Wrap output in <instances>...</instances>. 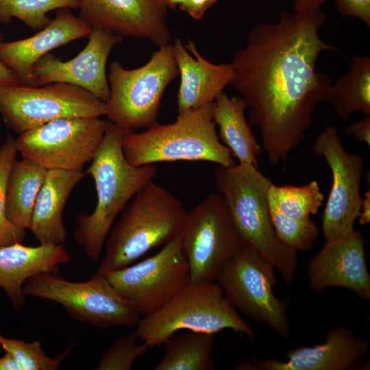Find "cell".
Instances as JSON below:
<instances>
[{"label": "cell", "instance_id": "44dd1931", "mask_svg": "<svg viewBox=\"0 0 370 370\" xmlns=\"http://www.w3.org/2000/svg\"><path fill=\"white\" fill-rule=\"evenodd\" d=\"M71 255L63 245L40 244L26 246L15 243L0 247V287L10 299L14 308L21 309L25 303V282L43 272L58 273L60 266L68 264Z\"/></svg>", "mask_w": 370, "mask_h": 370}, {"label": "cell", "instance_id": "9c48e42d", "mask_svg": "<svg viewBox=\"0 0 370 370\" xmlns=\"http://www.w3.org/2000/svg\"><path fill=\"white\" fill-rule=\"evenodd\" d=\"M190 282H214L243 243L224 200L208 195L186 212L179 235Z\"/></svg>", "mask_w": 370, "mask_h": 370}, {"label": "cell", "instance_id": "3957f363", "mask_svg": "<svg viewBox=\"0 0 370 370\" xmlns=\"http://www.w3.org/2000/svg\"><path fill=\"white\" fill-rule=\"evenodd\" d=\"M214 181L243 245L256 251L284 282L291 283L298 266L297 251L283 244L275 234L268 201L271 179L254 164L238 163L219 165Z\"/></svg>", "mask_w": 370, "mask_h": 370}, {"label": "cell", "instance_id": "5b68a950", "mask_svg": "<svg viewBox=\"0 0 370 370\" xmlns=\"http://www.w3.org/2000/svg\"><path fill=\"white\" fill-rule=\"evenodd\" d=\"M212 106L213 102L178 114L171 123H155L141 132H128L121 144L125 159L134 166L179 160L236 164L219 138Z\"/></svg>", "mask_w": 370, "mask_h": 370}, {"label": "cell", "instance_id": "277c9868", "mask_svg": "<svg viewBox=\"0 0 370 370\" xmlns=\"http://www.w3.org/2000/svg\"><path fill=\"white\" fill-rule=\"evenodd\" d=\"M187 211L181 200L152 180L130 199L113 224L97 271L104 275L127 267L181 232Z\"/></svg>", "mask_w": 370, "mask_h": 370}, {"label": "cell", "instance_id": "7402d4cb", "mask_svg": "<svg viewBox=\"0 0 370 370\" xmlns=\"http://www.w3.org/2000/svg\"><path fill=\"white\" fill-rule=\"evenodd\" d=\"M84 171L47 170L36 197L29 230L40 244L63 245L66 240L63 212Z\"/></svg>", "mask_w": 370, "mask_h": 370}, {"label": "cell", "instance_id": "484cf974", "mask_svg": "<svg viewBox=\"0 0 370 370\" xmlns=\"http://www.w3.org/2000/svg\"><path fill=\"white\" fill-rule=\"evenodd\" d=\"M215 334L190 331L166 340L162 359L155 370H213Z\"/></svg>", "mask_w": 370, "mask_h": 370}, {"label": "cell", "instance_id": "cb8c5ba5", "mask_svg": "<svg viewBox=\"0 0 370 370\" xmlns=\"http://www.w3.org/2000/svg\"><path fill=\"white\" fill-rule=\"evenodd\" d=\"M47 170L27 158L16 160L10 171L5 211L8 219L17 227L29 228L34 206Z\"/></svg>", "mask_w": 370, "mask_h": 370}, {"label": "cell", "instance_id": "8fae6325", "mask_svg": "<svg viewBox=\"0 0 370 370\" xmlns=\"http://www.w3.org/2000/svg\"><path fill=\"white\" fill-rule=\"evenodd\" d=\"M216 280L233 307L267 325L280 336H289L287 309L290 302L275 296V269L256 251L243 245Z\"/></svg>", "mask_w": 370, "mask_h": 370}, {"label": "cell", "instance_id": "f35d334b", "mask_svg": "<svg viewBox=\"0 0 370 370\" xmlns=\"http://www.w3.org/2000/svg\"><path fill=\"white\" fill-rule=\"evenodd\" d=\"M0 370H22L16 359L9 353L5 352L0 357Z\"/></svg>", "mask_w": 370, "mask_h": 370}, {"label": "cell", "instance_id": "52a82bcc", "mask_svg": "<svg viewBox=\"0 0 370 370\" xmlns=\"http://www.w3.org/2000/svg\"><path fill=\"white\" fill-rule=\"evenodd\" d=\"M179 75L173 45L158 47L143 66L126 69L117 61L109 66L108 121L134 131L156 123L161 99L168 85Z\"/></svg>", "mask_w": 370, "mask_h": 370}, {"label": "cell", "instance_id": "30bf717a", "mask_svg": "<svg viewBox=\"0 0 370 370\" xmlns=\"http://www.w3.org/2000/svg\"><path fill=\"white\" fill-rule=\"evenodd\" d=\"M0 114L8 127L21 134L59 119L106 116V103L70 84H18L0 86Z\"/></svg>", "mask_w": 370, "mask_h": 370}, {"label": "cell", "instance_id": "7c38bea8", "mask_svg": "<svg viewBox=\"0 0 370 370\" xmlns=\"http://www.w3.org/2000/svg\"><path fill=\"white\" fill-rule=\"evenodd\" d=\"M101 117L62 118L19 134L18 153L47 170L83 171L110 125Z\"/></svg>", "mask_w": 370, "mask_h": 370}, {"label": "cell", "instance_id": "d6986e66", "mask_svg": "<svg viewBox=\"0 0 370 370\" xmlns=\"http://www.w3.org/2000/svg\"><path fill=\"white\" fill-rule=\"evenodd\" d=\"M92 27L69 9H61L44 29L21 40L0 42V61L12 69L23 84L33 86L36 63L51 50L88 36Z\"/></svg>", "mask_w": 370, "mask_h": 370}, {"label": "cell", "instance_id": "ba28073f", "mask_svg": "<svg viewBox=\"0 0 370 370\" xmlns=\"http://www.w3.org/2000/svg\"><path fill=\"white\" fill-rule=\"evenodd\" d=\"M26 295L61 305L74 319L97 328L134 327L140 314L122 297L105 275L95 273L88 280L71 282L58 273L43 272L23 286Z\"/></svg>", "mask_w": 370, "mask_h": 370}, {"label": "cell", "instance_id": "ffe728a7", "mask_svg": "<svg viewBox=\"0 0 370 370\" xmlns=\"http://www.w3.org/2000/svg\"><path fill=\"white\" fill-rule=\"evenodd\" d=\"M173 47L180 75L177 95L178 114L213 102L230 85L233 78L230 63L216 64L209 62L191 40L184 44L176 38Z\"/></svg>", "mask_w": 370, "mask_h": 370}, {"label": "cell", "instance_id": "d4e9b609", "mask_svg": "<svg viewBox=\"0 0 370 370\" xmlns=\"http://www.w3.org/2000/svg\"><path fill=\"white\" fill-rule=\"evenodd\" d=\"M343 120L356 112L370 116V58L354 55L348 71L331 84L326 97Z\"/></svg>", "mask_w": 370, "mask_h": 370}, {"label": "cell", "instance_id": "4dcf8cb0", "mask_svg": "<svg viewBox=\"0 0 370 370\" xmlns=\"http://www.w3.org/2000/svg\"><path fill=\"white\" fill-rule=\"evenodd\" d=\"M271 221L279 240L296 251L310 249L319 234V230L310 218L295 219L282 213L269 202Z\"/></svg>", "mask_w": 370, "mask_h": 370}, {"label": "cell", "instance_id": "ac0fdd59", "mask_svg": "<svg viewBox=\"0 0 370 370\" xmlns=\"http://www.w3.org/2000/svg\"><path fill=\"white\" fill-rule=\"evenodd\" d=\"M369 349L367 341L355 336L349 328L331 329L325 342L301 347L286 354L287 360H259L256 358L239 363L236 370H347L357 367L358 360Z\"/></svg>", "mask_w": 370, "mask_h": 370}, {"label": "cell", "instance_id": "83f0119b", "mask_svg": "<svg viewBox=\"0 0 370 370\" xmlns=\"http://www.w3.org/2000/svg\"><path fill=\"white\" fill-rule=\"evenodd\" d=\"M79 5L80 0H0V24L8 25L12 18H16L38 32L51 23L49 12L77 10Z\"/></svg>", "mask_w": 370, "mask_h": 370}, {"label": "cell", "instance_id": "f1b7e54d", "mask_svg": "<svg viewBox=\"0 0 370 370\" xmlns=\"http://www.w3.org/2000/svg\"><path fill=\"white\" fill-rule=\"evenodd\" d=\"M0 346L16 359L22 370H57L71 352L74 344H71L53 358L46 354L40 341L37 340L25 342L6 338L0 334Z\"/></svg>", "mask_w": 370, "mask_h": 370}, {"label": "cell", "instance_id": "e575fe53", "mask_svg": "<svg viewBox=\"0 0 370 370\" xmlns=\"http://www.w3.org/2000/svg\"><path fill=\"white\" fill-rule=\"evenodd\" d=\"M346 133L358 141L370 146V116H365L354 121L346 129Z\"/></svg>", "mask_w": 370, "mask_h": 370}, {"label": "cell", "instance_id": "2e32d148", "mask_svg": "<svg viewBox=\"0 0 370 370\" xmlns=\"http://www.w3.org/2000/svg\"><path fill=\"white\" fill-rule=\"evenodd\" d=\"M167 8L164 0H80L79 17L92 28L160 47L171 43Z\"/></svg>", "mask_w": 370, "mask_h": 370}, {"label": "cell", "instance_id": "e0dca14e", "mask_svg": "<svg viewBox=\"0 0 370 370\" xmlns=\"http://www.w3.org/2000/svg\"><path fill=\"white\" fill-rule=\"evenodd\" d=\"M310 288L319 292L332 286L343 287L359 297L370 299V274L360 230L326 241L306 268Z\"/></svg>", "mask_w": 370, "mask_h": 370}, {"label": "cell", "instance_id": "74e56055", "mask_svg": "<svg viewBox=\"0 0 370 370\" xmlns=\"http://www.w3.org/2000/svg\"><path fill=\"white\" fill-rule=\"evenodd\" d=\"M327 0H293V11L303 12L321 8Z\"/></svg>", "mask_w": 370, "mask_h": 370}, {"label": "cell", "instance_id": "7a4b0ae2", "mask_svg": "<svg viewBox=\"0 0 370 370\" xmlns=\"http://www.w3.org/2000/svg\"><path fill=\"white\" fill-rule=\"evenodd\" d=\"M130 131L110 123L99 148L85 171L94 180L97 204L91 214L77 215L73 236L84 254L96 262L100 259L116 219L157 173L154 164L134 166L125 159L121 144L123 136Z\"/></svg>", "mask_w": 370, "mask_h": 370}, {"label": "cell", "instance_id": "4316f807", "mask_svg": "<svg viewBox=\"0 0 370 370\" xmlns=\"http://www.w3.org/2000/svg\"><path fill=\"white\" fill-rule=\"evenodd\" d=\"M268 201L288 217L306 219L318 212L324 196L317 180L301 186L272 183L268 190Z\"/></svg>", "mask_w": 370, "mask_h": 370}, {"label": "cell", "instance_id": "8d00e7d4", "mask_svg": "<svg viewBox=\"0 0 370 370\" xmlns=\"http://www.w3.org/2000/svg\"><path fill=\"white\" fill-rule=\"evenodd\" d=\"M361 225H367L370 223V191H367L362 199L359 215L358 217Z\"/></svg>", "mask_w": 370, "mask_h": 370}, {"label": "cell", "instance_id": "5bb4252c", "mask_svg": "<svg viewBox=\"0 0 370 370\" xmlns=\"http://www.w3.org/2000/svg\"><path fill=\"white\" fill-rule=\"evenodd\" d=\"M312 148L314 153L324 158L332 172V186L321 222L323 236L326 241H331L354 230L362 199L360 186L365 160L345 150L333 126L317 135Z\"/></svg>", "mask_w": 370, "mask_h": 370}, {"label": "cell", "instance_id": "d6a6232c", "mask_svg": "<svg viewBox=\"0 0 370 370\" xmlns=\"http://www.w3.org/2000/svg\"><path fill=\"white\" fill-rule=\"evenodd\" d=\"M340 15L352 16L370 26V0H334Z\"/></svg>", "mask_w": 370, "mask_h": 370}, {"label": "cell", "instance_id": "836d02e7", "mask_svg": "<svg viewBox=\"0 0 370 370\" xmlns=\"http://www.w3.org/2000/svg\"><path fill=\"white\" fill-rule=\"evenodd\" d=\"M220 0H186L179 8L195 20H200L206 12Z\"/></svg>", "mask_w": 370, "mask_h": 370}, {"label": "cell", "instance_id": "ab89813d", "mask_svg": "<svg viewBox=\"0 0 370 370\" xmlns=\"http://www.w3.org/2000/svg\"><path fill=\"white\" fill-rule=\"evenodd\" d=\"M186 0H164V2L167 8L171 9H175L179 8L180 5L184 3Z\"/></svg>", "mask_w": 370, "mask_h": 370}, {"label": "cell", "instance_id": "6da1fadb", "mask_svg": "<svg viewBox=\"0 0 370 370\" xmlns=\"http://www.w3.org/2000/svg\"><path fill=\"white\" fill-rule=\"evenodd\" d=\"M325 20L321 8L283 11L277 21L254 26L230 62V85L249 110V124L258 128L273 166L286 164L316 108L326 101L332 81L316 71L317 61L323 51L337 49L319 35Z\"/></svg>", "mask_w": 370, "mask_h": 370}, {"label": "cell", "instance_id": "1f68e13d", "mask_svg": "<svg viewBox=\"0 0 370 370\" xmlns=\"http://www.w3.org/2000/svg\"><path fill=\"white\" fill-rule=\"evenodd\" d=\"M135 332L116 339L103 353L96 370H130L139 357L149 348L147 344L138 343Z\"/></svg>", "mask_w": 370, "mask_h": 370}, {"label": "cell", "instance_id": "603a6c76", "mask_svg": "<svg viewBox=\"0 0 370 370\" xmlns=\"http://www.w3.org/2000/svg\"><path fill=\"white\" fill-rule=\"evenodd\" d=\"M246 109L240 97H230L223 92L213 101V119L221 142L238 163L258 166L261 147L246 120Z\"/></svg>", "mask_w": 370, "mask_h": 370}, {"label": "cell", "instance_id": "4fadbf2b", "mask_svg": "<svg viewBox=\"0 0 370 370\" xmlns=\"http://www.w3.org/2000/svg\"><path fill=\"white\" fill-rule=\"evenodd\" d=\"M102 275L142 316L158 309L190 282L179 236L155 255Z\"/></svg>", "mask_w": 370, "mask_h": 370}, {"label": "cell", "instance_id": "d590c367", "mask_svg": "<svg viewBox=\"0 0 370 370\" xmlns=\"http://www.w3.org/2000/svg\"><path fill=\"white\" fill-rule=\"evenodd\" d=\"M3 34L0 32V42ZM22 84L18 75L0 61V86Z\"/></svg>", "mask_w": 370, "mask_h": 370}, {"label": "cell", "instance_id": "f546056e", "mask_svg": "<svg viewBox=\"0 0 370 370\" xmlns=\"http://www.w3.org/2000/svg\"><path fill=\"white\" fill-rule=\"evenodd\" d=\"M17 153L15 139L8 134L0 146V247L23 243L26 236L25 230L12 223L5 211L8 179Z\"/></svg>", "mask_w": 370, "mask_h": 370}, {"label": "cell", "instance_id": "9a60e30c", "mask_svg": "<svg viewBox=\"0 0 370 370\" xmlns=\"http://www.w3.org/2000/svg\"><path fill=\"white\" fill-rule=\"evenodd\" d=\"M88 36L85 47L68 61H62L50 53L41 58L33 69V86L70 84L106 103L110 97L107 61L112 49L123 41V38L99 28H92Z\"/></svg>", "mask_w": 370, "mask_h": 370}, {"label": "cell", "instance_id": "8992f818", "mask_svg": "<svg viewBox=\"0 0 370 370\" xmlns=\"http://www.w3.org/2000/svg\"><path fill=\"white\" fill-rule=\"evenodd\" d=\"M226 329L254 341L252 328L238 314L218 284L190 282L158 309L143 316L135 333L151 348L182 330L216 334Z\"/></svg>", "mask_w": 370, "mask_h": 370}]
</instances>
